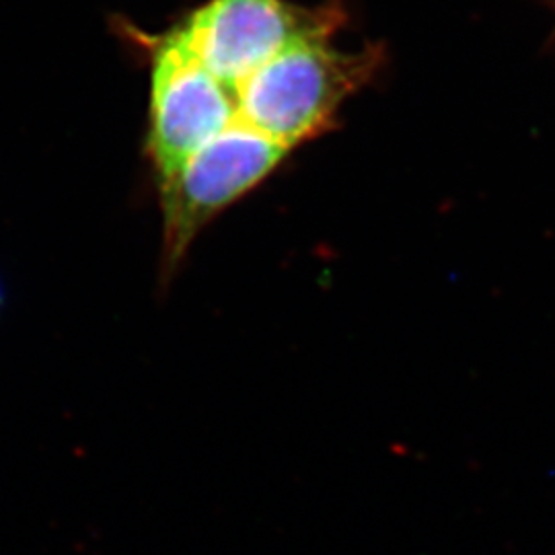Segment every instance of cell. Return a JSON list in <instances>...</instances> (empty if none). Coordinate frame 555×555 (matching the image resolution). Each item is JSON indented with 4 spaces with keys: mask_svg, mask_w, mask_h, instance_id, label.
Segmentation results:
<instances>
[{
    "mask_svg": "<svg viewBox=\"0 0 555 555\" xmlns=\"http://www.w3.org/2000/svg\"><path fill=\"white\" fill-rule=\"evenodd\" d=\"M377 50L346 52L334 36L302 38L235 89L237 118L295 151L336 126L341 105L373 79Z\"/></svg>",
    "mask_w": 555,
    "mask_h": 555,
    "instance_id": "1",
    "label": "cell"
},
{
    "mask_svg": "<svg viewBox=\"0 0 555 555\" xmlns=\"http://www.w3.org/2000/svg\"><path fill=\"white\" fill-rule=\"evenodd\" d=\"M288 155L237 118L160 181V278L171 280L199 233L251 194Z\"/></svg>",
    "mask_w": 555,
    "mask_h": 555,
    "instance_id": "2",
    "label": "cell"
},
{
    "mask_svg": "<svg viewBox=\"0 0 555 555\" xmlns=\"http://www.w3.org/2000/svg\"><path fill=\"white\" fill-rule=\"evenodd\" d=\"M121 29L149 60L151 98L144 151L160 183L237 119V101L190 50L176 25L165 34H144L128 23Z\"/></svg>",
    "mask_w": 555,
    "mask_h": 555,
    "instance_id": "3",
    "label": "cell"
},
{
    "mask_svg": "<svg viewBox=\"0 0 555 555\" xmlns=\"http://www.w3.org/2000/svg\"><path fill=\"white\" fill-rule=\"evenodd\" d=\"M336 2L302 7L291 0H206L176 23L199 62L233 93L261 64L302 38L336 36Z\"/></svg>",
    "mask_w": 555,
    "mask_h": 555,
    "instance_id": "4",
    "label": "cell"
}]
</instances>
